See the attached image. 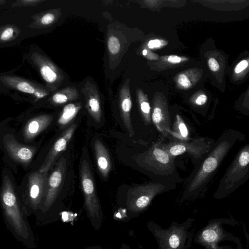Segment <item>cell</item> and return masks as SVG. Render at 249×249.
<instances>
[{
	"label": "cell",
	"mask_w": 249,
	"mask_h": 249,
	"mask_svg": "<svg viewBox=\"0 0 249 249\" xmlns=\"http://www.w3.org/2000/svg\"><path fill=\"white\" fill-rule=\"evenodd\" d=\"M0 197L3 217L8 229L19 241L29 248H34V234L7 176L3 178Z\"/></svg>",
	"instance_id": "obj_1"
},
{
	"label": "cell",
	"mask_w": 249,
	"mask_h": 249,
	"mask_svg": "<svg viewBox=\"0 0 249 249\" xmlns=\"http://www.w3.org/2000/svg\"><path fill=\"white\" fill-rule=\"evenodd\" d=\"M191 223V219L181 223L173 221L169 227L163 229L150 220L146 226L156 239L158 249H188L192 242V233L189 230Z\"/></svg>",
	"instance_id": "obj_2"
},
{
	"label": "cell",
	"mask_w": 249,
	"mask_h": 249,
	"mask_svg": "<svg viewBox=\"0 0 249 249\" xmlns=\"http://www.w3.org/2000/svg\"><path fill=\"white\" fill-rule=\"evenodd\" d=\"M162 144L157 142L147 150L136 155L134 160L140 167L155 177L172 179L179 178L175 165V158L163 149Z\"/></svg>",
	"instance_id": "obj_3"
},
{
	"label": "cell",
	"mask_w": 249,
	"mask_h": 249,
	"mask_svg": "<svg viewBox=\"0 0 249 249\" xmlns=\"http://www.w3.org/2000/svg\"><path fill=\"white\" fill-rule=\"evenodd\" d=\"M26 59L37 71L45 87L52 93L69 85L67 74L37 46L30 48Z\"/></svg>",
	"instance_id": "obj_4"
},
{
	"label": "cell",
	"mask_w": 249,
	"mask_h": 249,
	"mask_svg": "<svg viewBox=\"0 0 249 249\" xmlns=\"http://www.w3.org/2000/svg\"><path fill=\"white\" fill-rule=\"evenodd\" d=\"M165 184L160 182L142 184L130 188L127 191L123 214L130 218L137 217L146 210L153 199L166 191Z\"/></svg>",
	"instance_id": "obj_5"
},
{
	"label": "cell",
	"mask_w": 249,
	"mask_h": 249,
	"mask_svg": "<svg viewBox=\"0 0 249 249\" xmlns=\"http://www.w3.org/2000/svg\"><path fill=\"white\" fill-rule=\"evenodd\" d=\"M231 147L230 140H222L203 161L187 183L183 197L193 195L204 187L218 165L219 161Z\"/></svg>",
	"instance_id": "obj_6"
},
{
	"label": "cell",
	"mask_w": 249,
	"mask_h": 249,
	"mask_svg": "<svg viewBox=\"0 0 249 249\" xmlns=\"http://www.w3.org/2000/svg\"><path fill=\"white\" fill-rule=\"evenodd\" d=\"M80 175L85 210L92 226L97 230L102 225L103 213L96 194L92 173L89 163L85 160L81 162Z\"/></svg>",
	"instance_id": "obj_7"
},
{
	"label": "cell",
	"mask_w": 249,
	"mask_h": 249,
	"mask_svg": "<svg viewBox=\"0 0 249 249\" xmlns=\"http://www.w3.org/2000/svg\"><path fill=\"white\" fill-rule=\"evenodd\" d=\"M204 57L212 83L220 91L225 92L229 67V55L216 48L213 40L209 42V47L204 53Z\"/></svg>",
	"instance_id": "obj_8"
},
{
	"label": "cell",
	"mask_w": 249,
	"mask_h": 249,
	"mask_svg": "<svg viewBox=\"0 0 249 249\" xmlns=\"http://www.w3.org/2000/svg\"><path fill=\"white\" fill-rule=\"evenodd\" d=\"M0 81L5 87L26 94L36 101L47 99L52 94L45 86L19 76L2 75L0 77Z\"/></svg>",
	"instance_id": "obj_9"
},
{
	"label": "cell",
	"mask_w": 249,
	"mask_h": 249,
	"mask_svg": "<svg viewBox=\"0 0 249 249\" xmlns=\"http://www.w3.org/2000/svg\"><path fill=\"white\" fill-rule=\"evenodd\" d=\"M81 92L89 114L97 123L102 118L101 94L98 87L91 78L88 77L80 84Z\"/></svg>",
	"instance_id": "obj_10"
},
{
	"label": "cell",
	"mask_w": 249,
	"mask_h": 249,
	"mask_svg": "<svg viewBox=\"0 0 249 249\" xmlns=\"http://www.w3.org/2000/svg\"><path fill=\"white\" fill-rule=\"evenodd\" d=\"M151 120L157 129L165 136L169 135L171 117L167 100L160 92L155 94L152 101Z\"/></svg>",
	"instance_id": "obj_11"
},
{
	"label": "cell",
	"mask_w": 249,
	"mask_h": 249,
	"mask_svg": "<svg viewBox=\"0 0 249 249\" xmlns=\"http://www.w3.org/2000/svg\"><path fill=\"white\" fill-rule=\"evenodd\" d=\"M65 167V161L61 158L49 178L46 191L40 209L43 213L49 210L56 199L63 180Z\"/></svg>",
	"instance_id": "obj_12"
},
{
	"label": "cell",
	"mask_w": 249,
	"mask_h": 249,
	"mask_svg": "<svg viewBox=\"0 0 249 249\" xmlns=\"http://www.w3.org/2000/svg\"><path fill=\"white\" fill-rule=\"evenodd\" d=\"M46 173L33 172L28 177L27 203L32 212H35L41 206L44 199Z\"/></svg>",
	"instance_id": "obj_13"
},
{
	"label": "cell",
	"mask_w": 249,
	"mask_h": 249,
	"mask_svg": "<svg viewBox=\"0 0 249 249\" xmlns=\"http://www.w3.org/2000/svg\"><path fill=\"white\" fill-rule=\"evenodd\" d=\"M162 146L174 158L183 154H188L194 158H198L204 154L205 151V146L200 139H190L184 141L177 140L162 144Z\"/></svg>",
	"instance_id": "obj_14"
},
{
	"label": "cell",
	"mask_w": 249,
	"mask_h": 249,
	"mask_svg": "<svg viewBox=\"0 0 249 249\" xmlns=\"http://www.w3.org/2000/svg\"><path fill=\"white\" fill-rule=\"evenodd\" d=\"M4 148L9 156L19 163L27 164L33 159L36 148L19 143L11 134L3 137Z\"/></svg>",
	"instance_id": "obj_15"
},
{
	"label": "cell",
	"mask_w": 249,
	"mask_h": 249,
	"mask_svg": "<svg viewBox=\"0 0 249 249\" xmlns=\"http://www.w3.org/2000/svg\"><path fill=\"white\" fill-rule=\"evenodd\" d=\"M229 81L233 84L240 85L249 78V51L240 53L229 67Z\"/></svg>",
	"instance_id": "obj_16"
},
{
	"label": "cell",
	"mask_w": 249,
	"mask_h": 249,
	"mask_svg": "<svg viewBox=\"0 0 249 249\" xmlns=\"http://www.w3.org/2000/svg\"><path fill=\"white\" fill-rule=\"evenodd\" d=\"M75 128L76 124H72L66 129L56 140L46 156L44 162L40 166L39 172L46 173L50 169L58 155L66 149L67 144L71 139Z\"/></svg>",
	"instance_id": "obj_17"
},
{
	"label": "cell",
	"mask_w": 249,
	"mask_h": 249,
	"mask_svg": "<svg viewBox=\"0 0 249 249\" xmlns=\"http://www.w3.org/2000/svg\"><path fill=\"white\" fill-rule=\"evenodd\" d=\"M129 83V79L126 80L120 90L119 106L123 124L129 136L132 137L134 132L130 117L132 100Z\"/></svg>",
	"instance_id": "obj_18"
},
{
	"label": "cell",
	"mask_w": 249,
	"mask_h": 249,
	"mask_svg": "<svg viewBox=\"0 0 249 249\" xmlns=\"http://www.w3.org/2000/svg\"><path fill=\"white\" fill-rule=\"evenodd\" d=\"M82 98L80 85L69 84L53 93L47 101L50 104L57 106L66 105Z\"/></svg>",
	"instance_id": "obj_19"
},
{
	"label": "cell",
	"mask_w": 249,
	"mask_h": 249,
	"mask_svg": "<svg viewBox=\"0 0 249 249\" xmlns=\"http://www.w3.org/2000/svg\"><path fill=\"white\" fill-rule=\"evenodd\" d=\"M205 74V71L199 68H190L183 71L175 77L176 87L183 90L190 89L200 82Z\"/></svg>",
	"instance_id": "obj_20"
},
{
	"label": "cell",
	"mask_w": 249,
	"mask_h": 249,
	"mask_svg": "<svg viewBox=\"0 0 249 249\" xmlns=\"http://www.w3.org/2000/svg\"><path fill=\"white\" fill-rule=\"evenodd\" d=\"M53 116L50 114H42L30 119L26 124L23 131L25 141L32 140L51 123Z\"/></svg>",
	"instance_id": "obj_21"
},
{
	"label": "cell",
	"mask_w": 249,
	"mask_h": 249,
	"mask_svg": "<svg viewBox=\"0 0 249 249\" xmlns=\"http://www.w3.org/2000/svg\"><path fill=\"white\" fill-rule=\"evenodd\" d=\"M94 150L98 169L101 176L104 178H107L112 166L109 152L99 139H96L94 142Z\"/></svg>",
	"instance_id": "obj_22"
},
{
	"label": "cell",
	"mask_w": 249,
	"mask_h": 249,
	"mask_svg": "<svg viewBox=\"0 0 249 249\" xmlns=\"http://www.w3.org/2000/svg\"><path fill=\"white\" fill-rule=\"evenodd\" d=\"M84 101L82 99L64 106L58 120L60 126H64L71 121L83 107Z\"/></svg>",
	"instance_id": "obj_23"
},
{
	"label": "cell",
	"mask_w": 249,
	"mask_h": 249,
	"mask_svg": "<svg viewBox=\"0 0 249 249\" xmlns=\"http://www.w3.org/2000/svg\"><path fill=\"white\" fill-rule=\"evenodd\" d=\"M138 107L145 125L151 123V111L147 94L140 89L136 90Z\"/></svg>",
	"instance_id": "obj_24"
},
{
	"label": "cell",
	"mask_w": 249,
	"mask_h": 249,
	"mask_svg": "<svg viewBox=\"0 0 249 249\" xmlns=\"http://www.w3.org/2000/svg\"><path fill=\"white\" fill-rule=\"evenodd\" d=\"M177 140L180 141H187L190 139L189 138V131L187 125L181 116L177 114L173 124V129L169 132Z\"/></svg>",
	"instance_id": "obj_25"
},
{
	"label": "cell",
	"mask_w": 249,
	"mask_h": 249,
	"mask_svg": "<svg viewBox=\"0 0 249 249\" xmlns=\"http://www.w3.org/2000/svg\"><path fill=\"white\" fill-rule=\"evenodd\" d=\"M220 233L216 226L205 229L197 237V241L204 245H213L220 237Z\"/></svg>",
	"instance_id": "obj_26"
},
{
	"label": "cell",
	"mask_w": 249,
	"mask_h": 249,
	"mask_svg": "<svg viewBox=\"0 0 249 249\" xmlns=\"http://www.w3.org/2000/svg\"><path fill=\"white\" fill-rule=\"evenodd\" d=\"M59 13L58 10L55 9L42 13L36 18L33 24H35L38 28L49 26L57 20Z\"/></svg>",
	"instance_id": "obj_27"
},
{
	"label": "cell",
	"mask_w": 249,
	"mask_h": 249,
	"mask_svg": "<svg viewBox=\"0 0 249 249\" xmlns=\"http://www.w3.org/2000/svg\"><path fill=\"white\" fill-rule=\"evenodd\" d=\"M107 48L109 54L114 56L118 54L121 49L119 38L115 36L110 34L107 39Z\"/></svg>",
	"instance_id": "obj_28"
},
{
	"label": "cell",
	"mask_w": 249,
	"mask_h": 249,
	"mask_svg": "<svg viewBox=\"0 0 249 249\" xmlns=\"http://www.w3.org/2000/svg\"><path fill=\"white\" fill-rule=\"evenodd\" d=\"M16 27L12 25H7L1 28L0 30V40L1 43L11 40L18 35Z\"/></svg>",
	"instance_id": "obj_29"
},
{
	"label": "cell",
	"mask_w": 249,
	"mask_h": 249,
	"mask_svg": "<svg viewBox=\"0 0 249 249\" xmlns=\"http://www.w3.org/2000/svg\"><path fill=\"white\" fill-rule=\"evenodd\" d=\"M209 96L206 92L202 90L196 92L191 98L190 101L196 106H201L205 105L208 102Z\"/></svg>",
	"instance_id": "obj_30"
},
{
	"label": "cell",
	"mask_w": 249,
	"mask_h": 249,
	"mask_svg": "<svg viewBox=\"0 0 249 249\" xmlns=\"http://www.w3.org/2000/svg\"><path fill=\"white\" fill-rule=\"evenodd\" d=\"M160 60L167 64L178 65L188 61L189 58L186 57L180 56L177 55H170L163 56L160 57Z\"/></svg>",
	"instance_id": "obj_31"
},
{
	"label": "cell",
	"mask_w": 249,
	"mask_h": 249,
	"mask_svg": "<svg viewBox=\"0 0 249 249\" xmlns=\"http://www.w3.org/2000/svg\"><path fill=\"white\" fill-rule=\"evenodd\" d=\"M168 44V42L161 39H155L149 40L147 46L150 49H160Z\"/></svg>",
	"instance_id": "obj_32"
},
{
	"label": "cell",
	"mask_w": 249,
	"mask_h": 249,
	"mask_svg": "<svg viewBox=\"0 0 249 249\" xmlns=\"http://www.w3.org/2000/svg\"><path fill=\"white\" fill-rule=\"evenodd\" d=\"M237 103L238 105L249 109V87L242 93Z\"/></svg>",
	"instance_id": "obj_33"
},
{
	"label": "cell",
	"mask_w": 249,
	"mask_h": 249,
	"mask_svg": "<svg viewBox=\"0 0 249 249\" xmlns=\"http://www.w3.org/2000/svg\"><path fill=\"white\" fill-rule=\"evenodd\" d=\"M45 1L44 0H17L14 3L15 6H33L39 4L42 2Z\"/></svg>",
	"instance_id": "obj_34"
},
{
	"label": "cell",
	"mask_w": 249,
	"mask_h": 249,
	"mask_svg": "<svg viewBox=\"0 0 249 249\" xmlns=\"http://www.w3.org/2000/svg\"><path fill=\"white\" fill-rule=\"evenodd\" d=\"M144 56L150 60H157L159 58L158 55L156 54L153 53L147 50L146 54Z\"/></svg>",
	"instance_id": "obj_35"
},
{
	"label": "cell",
	"mask_w": 249,
	"mask_h": 249,
	"mask_svg": "<svg viewBox=\"0 0 249 249\" xmlns=\"http://www.w3.org/2000/svg\"><path fill=\"white\" fill-rule=\"evenodd\" d=\"M121 249H131L125 243H123Z\"/></svg>",
	"instance_id": "obj_36"
},
{
	"label": "cell",
	"mask_w": 249,
	"mask_h": 249,
	"mask_svg": "<svg viewBox=\"0 0 249 249\" xmlns=\"http://www.w3.org/2000/svg\"></svg>",
	"instance_id": "obj_37"
}]
</instances>
